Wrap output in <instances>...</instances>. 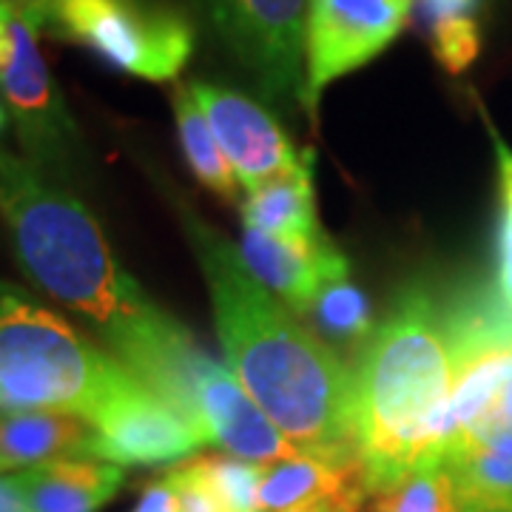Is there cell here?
Returning <instances> with one entry per match:
<instances>
[{"label": "cell", "mask_w": 512, "mask_h": 512, "mask_svg": "<svg viewBox=\"0 0 512 512\" xmlns=\"http://www.w3.org/2000/svg\"><path fill=\"white\" fill-rule=\"evenodd\" d=\"M0 214L29 279L83 316L114 359L163 396L208 444L197 390L214 359L123 271L92 211L49 183L37 165L0 151Z\"/></svg>", "instance_id": "6da1fadb"}, {"label": "cell", "mask_w": 512, "mask_h": 512, "mask_svg": "<svg viewBox=\"0 0 512 512\" xmlns=\"http://www.w3.org/2000/svg\"><path fill=\"white\" fill-rule=\"evenodd\" d=\"M231 373L305 456L356 461L353 373L285 311L237 248L183 208ZM359 464V461H356Z\"/></svg>", "instance_id": "7a4b0ae2"}, {"label": "cell", "mask_w": 512, "mask_h": 512, "mask_svg": "<svg viewBox=\"0 0 512 512\" xmlns=\"http://www.w3.org/2000/svg\"><path fill=\"white\" fill-rule=\"evenodd\" d=\"M453 379L444 308L413 285L373 330L353 373V444L365 495L444 461Z\"/></svg>", "instance_id": "3957f363"}, {"label": "cell", "mask_w": 512, "mask_h": 512, "mask_svg": "<svg viewBox=\"0 0 512 512\" xmlns=\"http://www.w3.org/2000/svg\"><path fill=\"white\" fill-rule=\"evenodd\" d=\"M131 376L72 322L0 282V410H55L89 421Z\"/></svg>", "instance_id": "277c9868"}, {"label": "cell", "mask_w": 512, "mask_h": 512, "mask_svg": "<svg viewBox=\"0 0 512 512\" xmlns=\"http://www.w3.org/2000/svg\"><path fill=\"white\" fill-rule=\"evenodd\" d=\"M52 26L111 69L151 83L174 80L194 52V29L180 12L140 0H55Z\"/></svg>", "instance_id": "5b68a950"}, {"label": "cell", "mask_w": 512, "mask_h": 512, "mask_svg": "<svg viewBox=\"0 0 512 512\" xmlns=\"http://www.w3.org/2000/svg\"><path fill=\"white\" fill-rule=\"evenodd\" d=\"M214 32L271 100H299L305 86L308 0H202Z\"/></svg>", "instance_id": "8992f818"}, {"label": "cell", "mask_w": 512, "mask_h": 512, "mask_svg": "<svg viewBox=\"0 0 512 512\" xmlns=\"http://www.w3.org/2000/svg\"><path fill=\"white\" fill-rule=\"evenodd\" d=\"M413 0H308L302 109L316 106L330 83L367 66L399 37Z\"/></svg>", "instance_id": "52a82bcc"}, {"label": "cell", "mask_w": 512, "mask_h": 512, "mask_svg": "<svg viewBox=\"0 0 512 512\" xmlns=\"http://www.w3.org/2000/svg\"><path fill=\"white\" fill-rule=\"evenodd\" d=\"M89 424L92 458L117 467L177 464L202 447L200 433L134 373L120 384Z\"/></svg>", "instance_id": "ba28073f"}, {"label": "cell", "mask_w": 512, "mask_h": 512, "mask_svg": "<svg viewBox=\"0 0 512 512\" xmlns=\"http://www.w3.org/2000/svg\"><path fill=\"white\" fill-rule=\"evenodd\" d=\"M194 103L205 114L222 154L237 174V183L251 194L302 168L313 151H296L291 137L256 100L237 89L197 80L188 86Z\"/></svg>", "instance_id": "9c48e42d"}, {"label": "cell", "mask_w": 512, "mask_h": 512, "mask_svg": "<svg viewBox=\"0 0 512 512\" xmlns=\"http://www.w3.org/2000/svg\"><path fill=\"white\" fill-rule=\"evenodd\" d=\"M15 49L0 69V92L18 120L20 140L37 157H57L74 140L72 114L63 103L46 60L37 49V32L12 20Z\"/></svg>", "instance_id": "30bf717a"}, {"label": "cell", "mask_w": 512, "mask_h": 512, "mask_svg": "<svg viewBox=\"0 0 512 512\" xmlns=\"http://www.w3.org/2000/svg\"><path fill=\"white\" fill-rule=\"evenodd\" d=\"M197 404L205 441L220 444L234 458H245L254 464H276L305 456L245 393L237 376L217 362H211L202 376Z\"/></svg>", "instance_id": "8fae6325"}, {"label": "cell", "mask_w": 512, "mask_h": 512, "mask_svg": "<svg viewBox=\"0 0 512 512\" xmlns=\"http://www.w3.org/2000/svg\"><path fill=\"white\" fill-rule=\"evenodd\" d=\"M239 254L251 274L268 291L279 293L293 313H311L322 285L348 274V259L325 234L313 239H285L245 228Z\"/></svg>", "instance_id": "7c38bea8"}, {"label": "cell", "mask_w": 512, "mask_h": 512, "mask_svg": "<svg viewBox=\"0 0 512 512\" xmlns=\"http://www.w3.org/2000/svg\"><path fill=\"white\" fill-rule=\"evenodd\" d=\"M94 427L55 410H0V473L63 458H92Z\"/></svg>", "instance_id": "4fadbf2b"}, {"label": "cell", "mask_w": 512, "mask_h": 512, "mask_svg": "<svg viewBox=\"0 0 512 512\" xmlns=\"http://www.w3.org/2000/svg\"><path fill=\"white\" fill-rule=\"evenodd\" d=\"M123 481V467L92 458H63L18 473L29 512H100Z\"/></svg>", "instance_id": "5bb4252c"}, {"label": "cell", "mask_w": 512, "mask_h": 512, "mask_svg": "<svg viewBox=\"0 0 512 512\" xmlns=\"http://www.w3.org/2000/svg\"><path fill=\"white\" fill-rule=\"evenodd\" d=\"M441 467L458 512H512V430L450 444Z\"/></svg>", "instance_id": "9a60e30c"}, {"label": "cell", "mask_w": 512, "mask_h": 512, "mask_svg": "<svg viewBox=\"0 0 512 512\" xmlns=\"http://www.w3.org/2000/svg\"><path fill=\"white\" fill-rule=\"evenodd\" d=\"M353 487H362L356 461L302 456L262 467L259 507L262 512H282L305 507L313 501L339 498Z\"/></svg>", "instance_id": "2e32d148"}, {"label": "cell", "mask_w": 512, "mask_h": 512, "mask_svg": "<svg viewBox=\"0 0 512 512\" xmlns=\"http://www.w3.org/2000/svg\"><path fill=\"white\" fill-rule=\"evenodd\" d=\"M242 222L262 234L285 239H313L325 234L316 220L313 197V154L293 174L262 185L242 202Z\"/></svg>", "instance_id": "e0dca14e"}, {"label": "cell", "mask_w": 512, "mask_h": 512, "mask_svg": "<svg viewBox=\"0 0 512 512\" xmlns=\"http://www.w3.org/2000/svg\"><path fill=\"white\" fill-rule=\"evenodd\" d=\"M174 120L180 131V146L194 177L222 200H237V174L228 163V157L222 154L220 143L200 106L194 103L188 86H180L174 92Z\"/></svg>", "instance_id": "ac0fdd59"}, {"label": "cell", "mask_w": 512, "mask_h": 512, "mask_svg": "<svg viewBox=\"0 0 512 512\" xmlns=\"http://www.w3.org/2000/svg\"><path fill=\"white\" fill-rule=\"evenodd\" d=\"M313 319L325 330V336L350 345V348H365V342L373 336V322H370V305L365 293L359 291L348 274L336 276L322 285V291L313 299Z\"/></svg>", "instance_id": "d6986e66"}, {"label": "cell", "mask_w": 512, "mask_h": 512, "mask_svg": "<svg viewBox=\"0 0 512 512\" xmlns=\"http://www.w3.org/2000/svg\"><path fill=\"white\" fill-rule=\"evenodd\" d=\"M205 481L220 495L228 512H262L259 507V481H262V467L245 458L231 456H194Z\"/></svg>", "instance_id": "ffe728a7"}, {"label": "cell", "mask_w": 512, "mask_h": 512, "mask_svg": "<svg viewBox=\"0 0 512 512\" xmlns=\"http://www.w3.org/2000/svg\"><path fill=\"white\" fill-rule=\"evenodd\" d=\"M373 512H458L444 467H421L402 484L376 495Z\"/></svg>", "instance_id": "44dd1931"}, {"label": "cell", "mask_w": 512, "mask_h": 512, "mask_svg": "<svg viewBox=\"0 0 512 512\" xmlns=\"http://www.w3.org/2000/svg\"><path fill=\"white\" fill-rule=\"evenodd\" d=\"M433 57L441 63V69L450 74L467 72L481 55V26L478 20H458L450 26H441L430 32Z\"/></svg>", "instance_id": "7402d4cb"}, {"label": "cell", "mask_w": 512, "mask_h": 512, "mask_svg": "<svg viewBox=\"0 0 512 512\" xmlns=\"http://www.w3.org/2000/svg\"><path fill=\"white\" fill-rule=\"evenodd\" d=\"M165 481L174 487L177 512H228L220 495L214 493V487L205 481V476L197 470V464L191 458H185L183 464L168 470Z\"/></svg>", "instance_id": "603a6c76"}, {"label": "cell", "mask_w": 512, "mask_h": 512, "mask_svg": "<svg viewBox=\"0 0 512 512\" xmlns=\"http://www.w3.org/2000/svg\"><path fill=\"white\" fill-rule=\"evenodd\" d=\"M413 9H416L419 26L430 35L458 20H478L481 0H413Z\"/></svg>", "instance_id": "cb8c5ba5"}, {"label": "cell", "mask_w": 512, "mask_h": 512, "mask_svg": "<svg viewBox=\"0 0 512 512\" xmlns=\"http://www.w3.org/2000/svg\"><path fill=\"white\" fill-rule=\"evenodd\" d=\"M507 430H512V373L510 379H507V384H504V390H501V396H498V402H495V407L490 410V416L481 421L478 427H473L467 436H461V439L456 441L490 439L495 433H507ZM456 441H453V444H456Z\"/></svg>", "instance_id": "d4e9b609"}, {"label": "cell", "mask_w": 512, "mask_h": 512, "mask_svg": "<svg viewBox=\"0 0 512 512\" xmlns=\"http://www.w3.org/2000/svg\"><path fill=\"white\" fill-rule=\"evenodd\" d=\"M0 9L15 20L40 32L43 26H52L55 18V0H0Z\"/></svg>", "instance_id": "484cf974"}, {"label": "cell", "mask_w": 512, "mask_h": 512, "mask_svg": "<svg viewBox=\"0 0 512 512\" xmlns=\"http://www.w3.org/2000/svg\"><path fill=\"white\" fill-rule=\"evenodd\" d=\"M134 512H177V495H174V487L165 481V476L148 484Z\"/></svg>", "instance_id": "4316f807"}, {"label": "cell", "mask_w": 512, "mask_h": 512, "mask_svg": "<svg viewBox=\"0 0 512 512\" xmlns=\"http://www.w3.org/2000/svg\"><path fill=\"white\" fill-rule=\"evenodd\" d=\"M487 120V117H484ZM487 128L493 134V146H495V157H498V174H501V200L504 205L512 208V148L501 140V134L495 131V126L487 120Z\"/></svg>", "instance_id": "83f0119b"}, {"label": "cell", "mask_w": 512, "mask_h": 512, "mask_svg": "<svg viewBox=\"0 0 512 512\" xmlns=\"http://www.w3.org/2000/svg\"><path fill=\"white\" fill-rule=\"evenodd\" d=\"M0 512H29L18 476H0Z\"/></svg>", "instance_id": "f1b7e54d"}, {"label": "cell", "mask_w": 512, "mask_h": 512, "mask_svg": "<svg viewBox=\"0 0 512 512\" xmlns=\"http://www.w3.org/2000/svg\"><path fill=\"white\" fill-rule=\"evenodd\" d=\"M15 49V37H12V18L6 12H0V69L9 63Z\"/></svg>", "instance_id": "f546056e"}, {"label": "cell", "mask_w": 512, "mask_h": 512, "mask_svg": "<svg viewBox=\"0 0 512 512\" xmlns=\"http://www.w3.org/2000/svg\"><path fill=\"white\" fill-rule=\"evenodd\" d=\"M353 490H356V487H353ZM339 501H342V495H339V498H328V501H313V504H305V507H293V510L282 512H339Z\"/></svg>", "instance_id": "4dcf8cb0"}, {"label": "cell", "mask_w": 512, "mask_h": 512, "mask_svg": "<svg viewBox=\"0 0 512 512\" xmlns=\"http://www.w3.org/2000/svg\"><path fill=\"white\" fill-rule=\"evenodd\" d=\"M362 501H365V490H362V487H356V490H350L348 495H342V501H339V512H359L362 510Z\"/></svg>", "instance_id": "1f68e13d"}, {"label": "cell", "mask_w": 512, "mask_h": 512, "mask_svg": "<svg viewBox=\"0 0 512 512\" xmlns=\"http://www.w3.org/2000/svg\"><path fill=\"white\" fill-rule=\"evenodd\" d=\"M0 128H3V111H0Z\"/></svg>", "instance_id": "d6a6232c"}, {"label": "cell", "mask_w": 512, "mask_h": 512, "mask_svg": "<svg viewBox=\"0 0 512 512\" xmlns=\"http://www.w3.org/2000/svg\"><path fill=\"white\" fill-rule=\"evenodd\" d=\"M0 12H3V9H0Z\"/></svg>", "instance_id": "836d02e7"}]
</instances>
